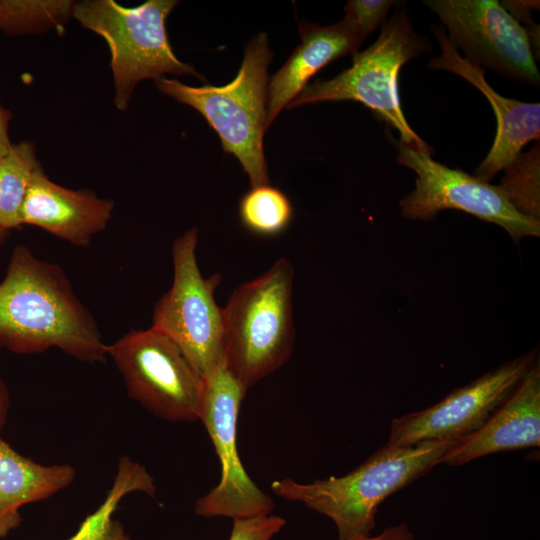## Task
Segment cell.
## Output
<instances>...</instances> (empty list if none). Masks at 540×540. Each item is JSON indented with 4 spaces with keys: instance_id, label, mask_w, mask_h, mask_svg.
I'll return each mask as SVG.
<instances>
[{
    "instance_id": "1",
    "label": "cell",
    "mask_w": 540,
    "mask_h": 540,
    "mask_svg": "<svg viewBox=\"0 0 540 540\" xmlns=\"http://www.w3.org/2000/svg\"><path fill=\"white\" fill-rule=\"evenodd\" d=\"M0 348L37 354L57 348L88 363H104L107 344L61 266L27 246L12 251L0 282Z\"/></svg>"
},
{
    "instance_id": "2",
    "label": "cell",
    "mask_w": 540,
    "mask_h": 540,
    "mask_svg": "<svg viewBox=\"0 0 540 540\" xmlns=\"http://www.w3.org/2000/svg\"><path fill=\"white\" fill-rule=\"evenodd\" d=\"M455 441L384 445L343 476L310 483L283 478L273 481L271 489L285 500L328 517L336 527L337 540H360L371 535L381 503L438 465Z\"/></svg>"
},
{
    "instance_id": "3",
    "label": "cell",
    "mask_w": 540,
    "mask_h": 540,
    "mask_svg": "<svg viewBox=\"0 0 540 540\" xmlns=\"http://www.w3.org/2000/svg\"><path fill=\"white\" fill-rule=\"evenodd\" d=\"M294 267L279 258L237 286L223 307L224 365L248 390L290 358L295 340Z\"/></svg>"
},
{
    "instance_id": "4",
    "label": "cell",
    "mask_w": 540,
    "mask_h": 540,
    "mask_svg": "<svg viewBox=\"0 0 540 540\" xmlns=\"http://www.w3.org/2000/svg\"><path fill=\"white\" fill-rule=\"evenodd\" d=\"M271 58L267 35L260 33L247 43L239 72L226 85L193 87L175 78L154 80L160 92L203 115L218 134L223 150L239 160L252 187L270 184L263 135Z\"/></svg>"
},
{
    "instance_id": "5",
    "label": "cell",
    "mask_w": 540,
    "mask_h": 540,
    "mask_svg": "<svg viewBox=\"0 0 540 540\" xmlns=\"http://www.w3.org/2000/svg\"><path fill=\"white\" fill-rule=\"evenodd\" d=\"M430 50L428 39L414 30L406 5L398 2L378 39L366 50L353 53L349 68L332 79L307 85L287 108L324 101L360 102L396 129L402 143L431 154L432 148L406 120L399 96L402 66Z\"/></svg>"
},
{
    "instance_id": "6",
    "label": "cell",
    "mask_w": 540,
    "mask_h": 540,
    "mask_svg": "<svg viewBox=\"0 0 540 540\" xmlns=\"http://www.w3.org/2000/svg\"><path fill=\"white\" fill-rule=\"evenodd\" d=\"M177 4L175 0H147L127 8L114 0L75 3L73 18L108 45L118 110L127 109L135 87L143 80L165 74L204 80L193 66L176 57L170 45L166 19Z\"/></svg>"
},
{
    "instance_id": "7",
    "label": "cell",
    "mask_w": 540,
    "mask_h": 540,
    "mask_svg": "<svg viewBox=\"0 0 540 540\" xmlns=\"http://www.w3.org/2000/svg\"><path fill=\"white\" fill-rule=\"evenodd\" d=\"M197 245L196 228L174 240L173 282L154 306L151 327L168 336L204 378L224 363L223 307L215 300L222 276L201 274Z\"/></svg>"
},
{
    "instance_id": "8",
    "label": "cell",
    "mask_w": 540,
    "mask_h": 540,
    "mask_svg": "<svg viewBox=\"0 0 540 540\" xmlns=\"http://www.w3.org/2000/svg\"><path fill=\"white\" fill-rule=\"evenodd\" d=\"M128 396L154 416L179 423L199 420L204 381L180 348L150 327L130 330L107 345Z\"/></svg>"
},
{
    "instance_id": "9",
    "label": "cell",
    "mask_w": 540,
    "mask_h": 540,
    "mask_svg": "<svg viewBox=\"0 0 540 540\" xmlns=\"http://www.w3.org/2000/svg\"><path fill=\"white\" fill-rule=\"evenodd\" d=\"M396 160L417 176L415 188L399 203L408 219L431 221L445 209H456L504 228L515 242L540 235V222L521 214L499 186L435 161L431 154L393 141Z\"/></svg>"
},
{
    "instance_id": "10",
    "label": "cell",
    "mask_w": 540,
    "mask_h": 540,
    "mask_svg": "<svg viewBox=\"0 0 540 540\" xmlns=\"http://www.w3.org/2000/svg\"><path fill=\"white\" fill-rule=\"evenodd\" d=\"M199 420L213 443L221 465L219 483L194 506L198 516L245 518L271 514L272 498L262 491L243 467L237 448V424L247 393L224 363L203 378Z\"/></svg>"
},
{
    "instance_id": "11",
    "label": "cell",
    "mask_w": 540,
    "mask_h": 540,
    "mask_svg": "<svg viewBox=\"0 0 540 540\" xmlns=\"http://www.w3.org/2000/svg\"><path fill=\"white\" fill-rule=\"evenodd\" d=\"M464 58L518 83L538 86L540 74L523 26L496 0H425ZM445 29V30H446Z\"/></svg>"
},
{
    "instance_id": "12",
    "label": "cell",
    "mask_w": 540,
    "mask_h": 540,
    "mask_svg": "<svg viewBox=\"0 0 540 540\" xmlns=\"http://www.w3.org/2000/svg\"><path fill=\"white\" fill-rule=\"evenodd\" d=\"M535 362L528 353L453 390L438 403L394 418L385 446L461 439L481 427L510 395Z\"/></svg>"
},
{
    "instance_id": "13",
    "label": "cell",
    "mask_w": 540,
    "mask_h": 540,
    "mask_svg": "<svg viewBox=\"0 0 540 540\" xmlns=\"http://www.w3.org/2000/svg\"><path fill=\"white\" fill-rule=\"evenodd\" d=\"M441 54L432 58L427 67L452 72L476 87L490 103L497 131L493 145L475 170V177L489 182L507 168L531 140L540 138V105L506 98L496 92L485 79V69L467 61L449 41L443 27H433Z\"/></svg>"
},
{
    "instance_id": "14",
    "label": "cell",
    "mask_w": 540,
    "mask_h": 540,
    "mask_svg": "<svg viewBox=\"0 0 540 540\" xmlns=\"http://www.w3.org/2000/svg\"><path fill=\"white\" fill-rule=\"evenodd\" d=\"M539 446L540 366L537 360L484 424L456 440L439 464L459 466L494 453Z\"/></svg>"
},
{
    "instance_id": "15",
    "label": "cell",
    "mask_w": 540,
    "mask_h": 540,
    "mask_svg": "<svg viewBox=\"0 0 540 540\" xmlns=\"http://www.w3.org/2000/svg\"><path fill=\"white\" fill-rule=\"evenodd\" d=\"M114 202L90 190H72L51 181L43 169L33 175L21 211V224L37 226L74 246H88L103 231Z\"/></svg>"
},
{
    "instance_id": "16",
    "label": "cell",
    "mask_w": 540,
    "mask_h": 540,
    "mask_svg": "<svg viewBox=\"0 0 540 540\" xmlns=\"http://www.w3.org/2000/svg\"><path fill=\"white\" fill-rule=\"evenodd\" d=\"M301 43L267 86L266 129L308 85L309 79L330 62L357 52L364 38L344 18L329 26L303 21Z\"/></svg>"
},
{
    "instance_id": "17",
    "label": "cell",
    "mask_w": 540,
    "mask_h": 540,
    "mask_svg": "<svg viewBox=\"0 0 540 540\" xmlns=\"http://www.w3.org/2000/svg\"><path fill=\"white\" fill-rule=\"evenodd\" d=\"M76 477L69 464L43 465L15 451L0 439V539L20 526V508L47 499Z\"/></svg>"
},
{
    "instance_id": "18",
    "label": "cell",
    "mask_w": 540,
    "mask_h": 540,
    "mask_svg": "<svg viewBox=\"0 0 540 540\" xmlns=\"http://www.w3.org/2000/svg\"><path fill=\"white\" fill-rule=\"evenodd\" d=\"M132 492H144L155 497L156 485L143 465L122 456L104 501L67 540H131L122 524L113 519V513L122 498Z\"/></svg>"
},
{
    "instance_id": "19",
    "label": "cell",
    "mask_w": 540,
    "mask_h": 540,
    "mask_svg": "<svg viewBox=\"0 0 540 540\" xmlns=\"http://www.w3.org/2000/svg\"><path fill=\"white\" fill-rule=\"evenodd\" d=\"M42 168L32 142L12 144L0 158V228L11 231L22 226L21 207L35 172Z\"/></svg>"
},
{
    "instance_id": "20",
    "label": "cell",
    "mask_w": 540,
    "mask_h": 540,
    "mask_svg": "<svg viewBox=\"0 0 540 540\" xmlns=\"http://www.w3.org/2000/svg\"><path fill=\"white\" fill-rule=\"evenodd\" d=\"M71 0H0V30L8 36L37 35L63 27L75 7Z\"/></svg>"
},
{
    "instance_id": "21",
    "label": "cell",
    "mask_w": 540,
    "mask_h": 540,
    "mask_svg": "<svg viewBox=\"0 0 540 540\" xmlns=\"http://www.w3.org/2000/svg\"><path fill=\"white\" fill-rule=\"evenodd\" d=\"M238 212L249 232L267 238L282 234L293 219L289 198L270 184L251 187L240 199Z\"/></svg>"
},
{
    "instance_id": "22",
    "label": "cell",
    "mask_w": 540,
    "mask_h": 540,
    "mask_svg": "<svg viewBox=\"0 0 540 540\" xmlns=\"http://www.w3.org/2000/svg\"><path fill=\"white\" fill-rule=\"evenodd\" d=\"M539 141L526 153H521L507 168L500 189L523 215L539 220Z\"/></svg>"
},
{
    "instance_id": "23",
    "label": "cell",
    "mask_w": 540,
    "mask_h": 540,
    "mask_svg": "<svg viewBox=\"0 0 540 540\" xmlns=\"http://www.w3.org/2000/svg\"><path fill=\"white\" fill-rule=\"evenodd\" d=\"M397 2L391 0H350L344 7V19L365 38L385 22L388 11Z\"/></svg>"
},
{
    "instance_id": "24",
    "label": "cell",
    "mask_w": 540,
    "mask_h": 540,
    "mask_svg": "<svg viewBox=\"0 0 540 540\" xmlns=\"http://www.w3.org/2000/svg\"><path fill=\"white\" fill-rule=\"evenodd\" d=\"M228 540H272L286 524V520L277 515L235 518Z\"/></svg>"
},
{
    "instance_id": "25",
    "label": "cell",
    "mask_w": 540,
    "mask_h": 540,
    "mask_svg": "<svg viewBox=\"0 0 540 540\" xmlns=\"http://www.w3.org/2000/svg\"><path fill=\"white\" fill-rule=\"evenodd\" d=\"M360 540H416L413 532L407 524L400 523L386 527L382 532L375 536H368Z\"/></svg>"
},
{
    "instance_id": "26",
    "label": "cell",
    "mask_w": 540,
    "mask_h": 540,
    "mask_svg": "<svg viewBox=\"0 0 540 540\" xmlns=\"http://www.w3.org/2000/svg\"><path fill=\"white\" fill-rule=\"evenodd\" d=\"M12 113L0 104V158L11 149L12 143L8 135L9 121Z\"/></svg>"
},
{
    "instance_id": "27",
    "label": "cell",
    "mask_w": 540,
    "mask_h": 540,
    "mask_svg": "<svg viewBox=\"0 0 540 540\" xmlns=\"http://www.w3.org/2000/svg\"><path fill=\"white\" fill-rule=\"evenodd\" d=\"M9 405H10L9 390L4 380L0 377V433L6 422ZM0 439H1V436H0Z\"/></svg>"
},
{
    "instance_id": "28",
    "label": "cell",
    "mask_w": 540,
    "mask_h": 540,
    "mask_svg": "<svg viewBox=\"0 0 540 540\" xmlns=\"http://www.w3.org/2000/svg\"><path fill=\"white\" fill-rule=\"evenodd\" d=\"M11 231L0 228V247L6 242Z\"/></svg>"
}]
</instances>
